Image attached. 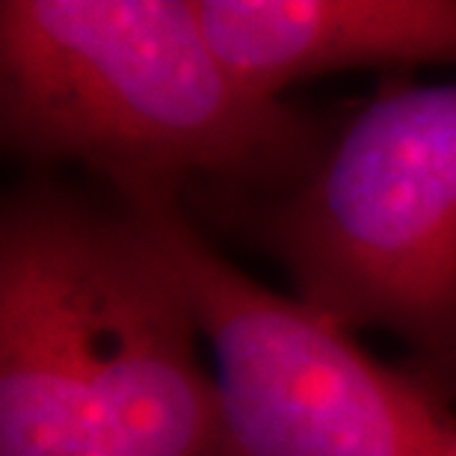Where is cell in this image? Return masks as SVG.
<instances>
[{
	"mask_svg": "<svg viewBox=\"0 0 456 456\" xmlns=\"http://www.w3.org/2000/svg\"><path fill=\"white\" fill-rule=\"evenodd\" d=\"M199 317L142 216L30 169L0 205V456H228Z\"/></svg>",
	"mask_w": 456,
	"mask_h": 456,
	"instance_id": "cell-1",
	"label": "cell"
},
{
	"mask_svg": "<svg viewBox=\"0 0 456 456\" xmlns=\"http://www.w3.org/2000/svg\"><path fill=\"white\" fill-rule=\"evenodd\" d=\"M335 125L255 93L193 0H4L0 136L9 158L77 163L107 190L181 205L264 196L299 178Z\"/></svg>",
	"mask_w": 456,
	"mask_h": 456,
	"instance_id": "cell-2",
	"label": "cell"
},
{
	"mask_svg": "<svg viewBox=\"0 0 456 456\" xmlns=\"http://www.w3.org/2000/svg\"><path fill=\"white\" fill-rule=\"evenodd\" d=\"M187 216L273 258L294 299L344 330L391 332L415 359L456 350V84L391 75L335 110L290 184Z\"/></svg>",
	"mask_w": 456,
	"mask_h": 456,
	"instance_id": "cell-3",
	"label": "cell"
},
{
	"mask_svg": "<svg viewBox=\"0 0 456 456\" xmlns=\"http://www.w3.org/2000/svg\"><path fill=\"white\" fill-rule=\"evenodd\" d=\"M167 252L211 344L228 456H456V406L344 326L249 279L169 190H113Z\"/></svg>",
	"mask_w": 456,
	"mask_h": 456,
	"instance_id": "cell-4",
	"label": "cell"
},
{
	"mask_svg": "<svg viewBox=\"0 0 456 456\" xmlns=\"http://www.w3.org/2000/svg\"><path fill=\"white\" fill-rule=\"evenodd\" d=\"M223 62L261 95L346 69L456 66V0H193Z\"/></svg>",
	"mask_w": 456,
	"mask_h": 456,
	"instance_id": "cell-5",
	"label": "cell"
},
{
	"mask_svg": "<svg viewBox=\"0 0 456 456\" xmlns=\"http://www.w3.org/2000/svg\"><path fill=\"white\" fill-rule=\"evenodd\" d=\"M400 368H406L412 377H418L424 386H430L436 395H442L444 400H451L456 406V350L448 355H436V359H415L406 355L400 362Z\"/></svg>",
	"mask_w": 456,
	"mask_h": 456,
	"instance_id": "cell-6",
	"label": "cell"
}]
</instances>
